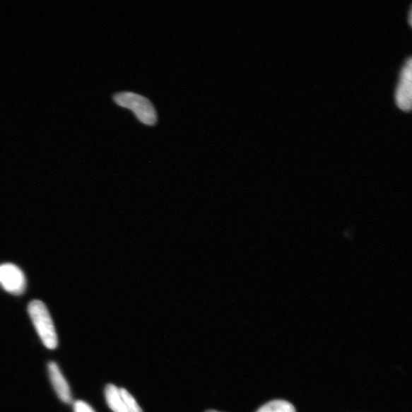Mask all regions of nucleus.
I'll list each match as a JSON object with an SVG mask.
<instances>
[{
  "mask_svg": "<svg viewBox=\"0 0 412 412\" xmlns=\"http://www.w3.org/2000/svg\"><path fill=\"white\" fill-rule=\"evenodd\" d=\"M34 327L47 348L54 350L59 344L57 334L51 314L46 305L40 300H33L28 307Z\"/></svg>",
  "mask_w": 412,
  "mask_h": 412,
  "instance_id": "obj_1",
  "label": "nucleus"
},
{
  "mask_svg": "<svg viewBox=\"0 0 412 412\" xmlns=\"http://www.w3.org/2000/svg\"><path fill=\"white\" fill-rule=\"evenodd\" d=\"M113 100L119 107L135 113L137 119L147 126H155L158 114L154 105L143 95L132 92H122L114 95Z\"/></svg>",
  "mask_w": 412,
  "mask_h": 412,
  "instance_id": "obj_2",
  "label": "nucleus"
},
{
  "mask_svg": "<svg viewBox=\"0 0 412 412\" xmlns=\"http://www.w3.org/2000/svg\"><path fill=\"white\" fill-rule=\"evenodd\" d=\"M411 57L409 56L401 66L395 90V100L398 107L404 111L411 107Z\"/></svg>",
  "mask_w": 412,
  "mask_h": 412,
  "instance_id": "obj_3",
  "label": "nucleus"
},
{
  "mask_svg": "<svg viewBox=\"0 0 412 412\" xmlns=\"http://www.w3.org/2000/svg\"><path fill=\"white\" fill-rule=\"evenodd\" d=\"M0 286L9 293L23 294L26 288L25 274L13 264L0 265Z\"/></svg>",
  "mask_w": 412,
  "mask_h": 412,
  "instance_id": "obj_4",
  "label": "nucleus"
},
{
  "mask_svg": "<svg viewBox=\"0 0 412 412\" xmlns=\"http://www.w3.org/2000/svg\"><path fill=\"white\" fill-rule=\"evenodd\" d=\"M47 369H49V375L52 384L57 396L64 404H72V394L69 382H66L65 377L63 376L59 365L54 362H50L49 365H47Z\"/></svg>",
  "mask_w": 412,
  "mask_h": 412,
  "instance_id": "obj_5",
  "label": "nucleus"
},
{
  "mask_svg": "<svg viewBox=\"0 0 412 412\" xmlns=\"http://www.w3.org/2000/svg\"><path fill=\"white\" fill-rule=\"evenodd\" d=\"M105 396L113 412H128L126 401L122 394L121 388L109 384L105 387Z\"/></svg>",
  "mask_w": 412,
  "mask_h": 412,
  "instance_id": "obj_6",
  "label": "nucleus"
},
{
  "mask_svg": "<svg viewBox=\"0 0 412 412\" xmlns=\"http://www.w3.org/2000/svg\"><path fill=\"white\" fill-rule=\"evenodd\" d=\"M257 412H295V408L289 401L274 400L268 402Z\"/></svg>",
  "mask_w": 412,
  "mask_h": 412,
  "instance_id": "obj_7",
  "label": "nucleus"
},
{
  "mask_svg": "<svg viewBox=\"0 0 412 412\" xmlns=\"http://www.w3.org/2000/svg\"><path fill=\"white\" fill-rule=\"evenodd\" d=\"M73 411L74 412H95L88 404L81 400L74 402Z\"/></svg>",
  "mask_w": 412,
  "mask_h": 412,
  "instance_id": "obj_8",
  "label": "nucleus"
},
{
  "mask_svg": "<svg viewBox=\"0 0 412 412\" xmlns=\"http://www.w3.org/2000/svg\"><path fill=\"white\" fill-rule=\"evenodd\" d=\"M206 412H219V411H217L215 410H208V411H206Z\"/></svg>",
  "mask_w": 412,
  "mask_h": 412,
  "instance_id": "obj_9",
  "label": "nucleus"
}]
</instances>
